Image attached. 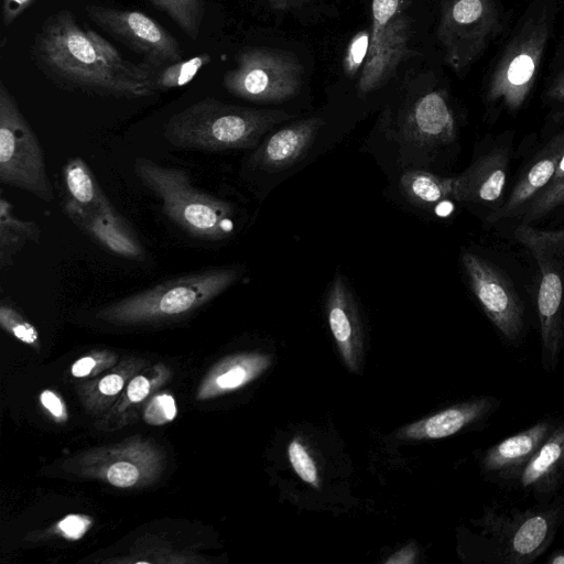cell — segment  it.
I'll return each mask as SVG.
<instances>
[{
  "instance_id": "obj_11",
  "label": "cell",
  "mask_w": 564,
  "mask_h": 564,
  "mask_svg": "<svg viewBox=\"0 0 564 564\" xmlns=\"http://www.w3.org/2000/svg\"><path fill=\"white\" fill-rule=\"evenodd\" d=\"M85 12L101 30L142 55L143 62L150 66L158 67L183 59L178 41L143 12L101 4H87Z\"/></svg>"
},
{
  "instance_id": "obj_15",
  "label": "cell",
  "mask_w": 564,
  "mask_h": 564,
  "mask_svg": "<svg viewBox=\"0 0 564 564\" xmlns=\"http://www.w3.org/2000/svg\"><path fill=\"white\" fill-rule=\"evenodd\" d=\"M541 281L536 297L541 337V365L554 372L564 349L563 279L553 263L540 260Z\"/></svg>"
},
{
  "instance_id": "obj_43",
  "label": "cell",
  "mask_w": 564,
  "mask_h": 564,
  "mask_svg": "<svg viewBox=\"0 0 564 564\" xmlns=\"http://www.w3.org/2000/svg\"><path fill=\"white\" fill-rule=\"evenodd\" d=\"M563 177H564V152L560 156V160H558V163L556 166V171H555V174H554L551 183L557 182Z\"/></svg>"
},
{
  "instance_id": "obj_29",
  "label": "cell",
  "mask_w": 564,
  "mask_h": 564,
  "mask_svg": "<svg viewBox=\"0 0 564 564\" xmlns=\"http://www.w3.org/2000/svg\"><path fill=\"white\" fill-rule=\"evenodd\" d=\"M562 203H564V177L551 183L542 193L535 196L530 204L525 218L528 220L538 219Z\"/></svg>"
},
{
  "instance_id": "obj_38",
  "label": "cell",
  "mask_w": 564,
  "mask_h": 564,
  "mask_svg": "<svg viewBox=\"0 0 564 564\" xmlns=\"http://www.w3.org/2000/svg\"><path fill=\"white\" fill-rule=\"evenodd\" d=\"M416 554V550L413 545H406L403 549L399 550L394 554H392L386 563L392 564H411L414 562Z\"/></svg>"
},
{
  "instance_id": "obj_8",
  "label": "cell",
  "mask_w": 564,
  "mask_h": 564,
  "mask_svg": "<svg viewBox=\"0 0 564 564\" xmlns=\"http://www.w3.org/2000/svg\"><path fill=\"white\" fill-rule=\"evenodd\" d=\"M303 66L291 52L271 47H247L236 55L223 85L231 95L253 102H280L296 96Z\"/></svg>"
},
{
  "instance_id": "obj_17",
  "label": "cell",
  "mask_w": 564,
  "mask_h": 564,
  "mask_svg": "<svg viewBox=\"0 0 564 564\" xmlns=\"http://www.w3.org/2000/svg\"><path fill=\"white\" fill-rule=\"evenodd\" d=\"M500 406V398L492 394L478 395L404 426L398 436L404 440L448 437L468 427L485 424Z\"/></svg>"
},
{
  "instance_id": "obj_41",
  "label": "cell",
  "mask_w": 564,
  "mask_h": 564,
  "mask_svg": "<svg viewBox=\"0 0 564 564\" xmlns=\"http://www.w3.org/2000/svg\"><path fill=\"white\" fill-rule=\"evenodd\" d=\"M312 1L314 0H269L271 8L278 11H286L300 8L303 4Z\"/></svg>"
},
{
  "instance_id": "obj_24",
  "label": "cell",
  "mask_w": 564,
  "mask_h": 564,
  "mask_svg": "<svg viewBox=\"0 0 564 564\" xmlns=\"http://www.w3.org/2000/svg\"><path fill=\"white\" fill-rule=\"evenodd\" d=\"M560 156V153H555L536 161L517 184L507 203L495 214L492 219L510 216L518 207L546 186L555 174Z\"/></svg>"
},
{
  "instance_id": "obj_28",
  "label": "cell",
  "mask_w": 564,
  "mask_h": 564,
  "mask_svg": "<svg viewBox=\"0 0 564 564\" xmlns=\"http://www.w3.org/2000/svg\"><path fill=\"white\" fill-rule=\"evenodd\" d=\"M288 454L289 460L299 477L308 485L318 488L317 468L306 447L299 440H293L289 444Z\"/></svg>"
},
{
  "instance_id": "obj_10",
  "label": "cell",
  "mask_w": 564,
  "mask_h": 564,
  "mask_svg": "<svg viewBox=\"0 0 564 564\" xmlns=\"http://www.w3.org/2000/svg\"><path fill=\"white\" fill-rule=\"evenodd\" d=\"M411 0H371L369 51L358 91L369 94L386 84L410 53Z\"/></svg>"
},
{
  "instance_id": "obj_12",
  "label": "cell",
  "mask_w": 564,
  "mask_h": 564,
  "mask_svg": "<svg viewBox=\"0 0 564 564\" xmlns=\"http://www.w3.org/2000/svg\"><path fill=\"white\" fill-rule=\"evenodd\" d=\"M470 289L505 341L519 346L524 338V307L509 279L495 264L470 251L462 253Z\"/></svg>"
},
{
  "instance_id": "obj_7",
  "label": "cell",
  "mask_w": 564,
  "mask_h": 564,
  "mask_svg": "<svg viewBox=\"0 0 564 564\" xmlns=\"http://www.w3.org/2000/svg\"><path fill=\"white\" fill-rule=\"evenodd\" d=\"M0 182L44 202L54 199L39 139L3 82L0 83Z\"/></svg>"
},
{
  "instance_id": "obj_27",
  "label": "cell",
  "mask_w": 564,
  "mask_h": 564,
  "mask_svg": "<svg viewBox=\"0 0 564 564\" xmlns=\"http://www.w3.org/2000/svg\"><path fill=\"white\" fill-rule=\"evenodd\" d=\"M165 13L191 40H197L205 15L204 0H148Z\"/></svg>"
},
{
  "instance_id": "obj_19",
  "label": "cell",
  "mask_w": 564,
  "mask_h": 564,
  "mask_svg": "<svg viewBox=\"0 0 564 564\" xmlns=\"http://www.w3.org/2000/svg\"><path fill=\"white\" fill-rule=\"evenodd\" d=\"M328 324L338 350L350 371H358L361 334L357 306L341 274H336L326 299Z\"/></svg>"
},
{
  "instance_id": "obj_9",
  "label": "cell",
  "mask_w": 564,
  "mask_h": 564,
  "mask_svg": "<svg viewBox=\"0 0 564 564\" xmlns=\"http://www.w3.org/2000/svg\"><path fill=\"white\" fill-rule=\"evenodd\" d=\"M501 31L496 0H441L436 35L455 73L466 72Z\"/></svg>"
},
{
  "instance_id": "obj_26",
  "label": "cell",
  "mask_w": 564,
  "mask_h": 564,
  "mask_svg": "<svg viewBox=\"0 0 564 564\" xmlns=\"http://www.w3.org/2000/svg\"><path fill=\"white\" fill-rule=\"evenodd\" d=\"M212 62L208 53L181 59L167 65L150 66L151 82L155 91L170 90L187 85L197 73Z\"/></svg>"
},
{
  "instance_id": "obj_21",
  "label": "cell",
  "mask_w": 564,
  "mask_h": 564,
  "mask_svg": "<svg viewBox=\"0 0 564 564\" xmlns=\"http://www.w3.org/2000/svg\"><path fill=\"white\" fill-rule=\"evenodd\" d=\"M507 158L492 151L473 163L464 173L453 178V194L460 202L497 200L506 184Z\"/></svg>"
},
{
  "instance_id": "obj_16",
  "label": "cell",
  "mask_w": 564,
  "mask_h": 564,
  "mask_svg": "<svg viewBox=\"0 0 564 564\" xmlns=\"http://www.w3.org/2000/svg\"><path fill=\"white\" fill-rule=\"evenodd\" d=\"M564 486V419L522 469L510 489L520 490L539 502H549Z\"/></svg>"
},
{
  "instance_id": "obj_37",
  "label": "cell",
  "mask_w": 564,
  "mask_h": 564,
  "mask_svg": "<svg viewBox=\"0 0 564 564\" xmlns=\"http://www.w3.org/2000/svg\"><path fill=\"white\" fill-rule=\"evenodd\" d=\"M123 387V379L118 375H108L99 382V390L107 395L118 393Z\"/></svg>"
},
{
  "instance_id": "obj_13",
  "label": "cell",
  "mask_w": 564,
  "mask_h": 564,
  "mask_svg": "<svg viewBox=\"0 0 564 564\" xmlns=\"http://www.w3.org/2000/svg\"><path fill=\"white\" fill-rule=\"evenodd\" d=\"M560 420L556 416H544L529 427L487 447L478 459L485 479L510 489Z\"/></svg>"
},
{
  "instance_id": "obj_22",
  "label": "cell",
  "mask_w": 564,
  "mask_h": 564,
  "mask_svg": "<svg viewBox=\"0 0 564 564\" xmlns=\"http://www.w3.org/2000/svg\"><path fill=\"white\" fill-rule=\"evenodd\" d=\"M66 200L64 207L91 212L110 205L87 163L79 156L69 159L63 169Z\"/></svg>"
},
{
  "instance_id": "obj_32",
  "label": "cell",
  "mask_w": 564,
  "mask_h": 564,
  "mask_svg": "<svg viewBox=\"0 0 564 564\" xmlns=\"http://www.w3.org/2000/svg\"><path fill=\"white\" fill-rule=\"evenodd\" d=\"M139 471L130 463L118 462L111 465L107 471L108 480L117 487H130L138 480Z\"/></svg>"
},
{
  "instance_id": "obj_31",
  "label": "cell",
  "mask_w": 564,
  "mask_h": 564,
  "mask_svg": "<svg viewBox=\"0 0 564 564\" xmlns=\"http://www.w3.org/2000/svg\"><path fill=\"white\" fill-rule=\"evenodd\" d=\"M1 325L11 332L18 339L26 343L34 344L37 339L35 328L24 321L21 315L8 305H2L0 308Z\"/></svg>"
},
{
  "instance_id": "obj_42",
  "label": "cell",
  "mask_w": 564,
  "mask_h": 564,
  "mask_svg": "<svg viewBox=\"0 0 564 564\" xmlns=\"http://www.w3.org/2000/svg\"><path fill=\"white\" fill-rule=\"evenodd\" d=\"M546 564H564V547L553 551L545 560Z\"/></svg>"
},
{
  "instance_id": "obj_14",
  "label": "cell",
  "mask_w": 564,
  "mask_h": 564,
  "mask_svg": "<svg viewBox=\"0 0 564 564\" xmlns=\"http://www.w3.org/2000/svg\"><path fill=\"white\" fill-rule=\"evenodd\" d=\"M401 131L405 139L421 145L448 144L456 138V121L443 89L416 96L403 110Z\"/></svg>"
},
{
  "instance_id": "obj_3",
  "label": "cell",
  "mask_w": 564,
  "mask_h": 564,
  "mask_svg": "<svg viewBox=\"0 0 564 564\" xmlns=\"http://www.w3.org/2000/svg\"><path fill=\"white\" fill-rule=\"evenodd\" d=\"M293 116L275 109H256L207 97L174 113L163 134L175 148L198 151L250 149L275 124Z\"/></svg>"
},
{
  "instance_id": "obj_33",
  "label": "cell",
  "mask_w": 564,
  "mask_h": 564,
  "mask_svg": "<svg viewBox=\"0 0 564 564\" xmlns=\"http://www.w3.org/2000/svg\"><path fill=\"white\" fill-rule=\"evenodd\" d=\"M37 0H3L2 22L4 25H11L18 20L31 6Z\"/></svg>"
},
{
  "instance_id": "obj_2",
  "label": "cell",
  "mask_w": 564,
  "mask_h": 564,
  "mask_svg": "<svg viewBox=\"0 0 564 564\" xmlns=\"http://www.w3.org/2000/svg\"><path fill=\"white\" fill-rule=\"evenodd\" d=\"M564 523V494L520 509L498 501L485 506L470 534L473 560L484 564H531L553 544Z\"/></svg>"
},
{
  "instance_id": "obj_36",
  "label": "cell",
  "mask_w": 564,
  "mask_h": 564,
  "mask_svg": "<svg viewBox=\"0 0 564 564\" xmlns=\"http://www.w3.org/2000/svg\"><path fill=\"white\" fill-rule=\"evenodd\" d=\"M545 95L551 100L564 102V69L552 79Z\"/></svg>"
},
{
  "instance_id": "obj_40",
  "label": "cell",
  "mask_w": 564,
  "mask_h": 564,
  "mask_svg": "<svg viewBox=\"0 0 564 564\" xmlns=\"http://www.w3.org/2000/svg\"><path fill=\"white\" fill-rule=\"evenodd\" d=\"M95 366V360L90 357H85L77 360L72 367V373L75 377L87 376Z\"/></svg>"
},
{
  "instance_id": "obj_6",
  "label": "cell",
  "mask_w": 564,
  "mask_h": 564,
  "mask_svg": "<svg viewBox=\"0 0 564 564\" xmlns=\"http://www.w3.org/2000/svg\"><path fill=\"white\" fill-rule=\"evenodd\" d=\"M551 30L545 12L525 18L517 28L489 73L486 100L490 105L510 112L523 106L538 79Z\"/></svg>"
},
{
  "instance_id": "obj_34",
  "label": "cell",
  "mask_w": 564,
  "mask_h": 564,
  "mask_svg": "<svg viewBox=\"0 0 564 564\" xmlns=\"http://www.w3.org/2000/svg\"><path fill=\"white\" fill-rule=\"evenodd\" d=\"M89 521L80 516H68L59 523L61 530L69 539H78L86 531Z\"/></svg>"
},
{
  "instance_id": "obj_4",
  "label": "cell",
  "mask_w": 564,
  "mask_h": 564,
  "mask_svg": "<svg viewBox=\"0 0 564 564\" xmlns=\"http://www.w3.org/2000/svg\"><path fill=\"white\" fill-rule=\"evenodd\" d=\"M133 171L140 182L161 200L166 217L188 236L220 241L232 235V206L196 188L184 170L137 158Z\"/></svg>"
},
{
  "instance_id": "obj_23",
  "label": "cell",
  "mask_w": 564,
  "mask_h": 564,
  "mask_svg": "<svg viewBox=\"0 0 564 564\" xmlns=\"http://www.w3.org/2000/svg\"><path fill=\"white\" fill-rule=\"evenodd\" d=\"M13 206L4 197L0 198V267L11 265L14 256L28 243L36 242L41 231L31 220L14 216Z\"/></svg>"
},
{
  "instance_id": "obj_20",
  "label": "cell",
  "mask_w": 564,
  "mask_h": 564,
  "mask_svg": "<svg viewBox=\"0 0 564 564\" xmlns=\"http://www.w3.org/2000/svg\"><path fill=\"white\" fill-rule=\"evenodd\" d=\"M325 124L323 118L311 117L275 131L253 153L252 163L265 171H282L297 162Z\"/></svg>"
},
{
  "instance_id": "obj_25",
  "label": "cell",
  "mask_w": 564,
  "mask_h": 564,
  "mask_svg": "<svg viewBox=\"0 0 564 564\" xmlns=\"http://www.w3.org/2000/svg\"><path fill=\"white\" fill-rule=\"evenodd\" d=\"M402 193L414 204L431 206L453 194V178H444L426 171L405 172L400 180Z\"/></svg>"
},
{
  "instance_id": "obj_39",
  "label": "cell",
  "mask_w": 564,
  "mask_h": 564,
  "mask_svg": "<svg viewBox=\"0 0 564 564\" xmlns=\"http://www.w3.org/2000/svg\"><path fill=\"white\" fill-rule=\"evenodd\" d=\"M43 405L55 416H61L64 413V408L61 400L51 391H44L41 394Z\"/></svg>"
},
{
  "instance_id": "obj_18",
  "label": "cell",
  "mask_w": 564,
  "mask_h": 564,
  "mask_svg": "<svg viewBox=\"0 0 564 564\" xmlns=\"http://www.w3.org/2000/svg\"><path fill=\"white\" fill-rule=\"evenodd\" d=\"M64 212L76 226L108 251L135 260L144 256L137 235L111 204L91 212L69 207H64Z\"/></svg>"
},
{
  "instance_id": "obj_5",
  "label": "cell",
  "mask_w": 564,
  "mask_h": 564,
  "mask_svg": "<svg viewBox=\"0 0 564 564\" xmlns=\"http://www.w3.org/2000/svg\"><path fill=\"white\" fill-rule=\"evenodd\" d=\"M243 268L227 265L183 274L122 299L104 315L121 321L173 317L195 310L234 285Z\"/></svg>"
},
{
  "instance_id": "obj_1",
  "label": "cell",
  "mask_w": 564,
  "mask_h": 564,
  "mask_svg": "<svg viewBox=\"0 0 564 564\" xmlns=\"http://www.w3.org/2000/svg\"><path fill=\"white\" fill-rule=\"evenodd\" d=\"M30 56L61 89L115 99H141L156 91L147 63L124 58L109 41L80 25L68 9L48 15L34 34Z\"/></svg>"
},
{
  "instance_id": "obj_35",
  "label": "cell",
  "mask_w": 564,
  "mask_h": 564,
  "mask_svg": "<svg viewBox=\"0 0 564 564\" xmlns=\"http://www.w3.org/2000/svg\"><path fill=\"white\" fill-rule=\"evenodd\" d=\"M150 390V383L144 377H135L128 386V397L132 402L143 400Z\"/></svg>"
},
{
  "instance_id": "obj_30",
  "label": "cell",
  "mask_w": 564,
  "mask_h": 564,
  "mask_svg": "<svg viewBox=\"0 0 564 564\" xmlns=\"http://www.w3.org/2000/svg\"><path fill=\"white\" fill-rule=\"evenodd\" d=\"M370 30H362L356 33L344 55L343 68L347 76H354L365 64L369 51Z\"/></svg>"
}]
</instances>
